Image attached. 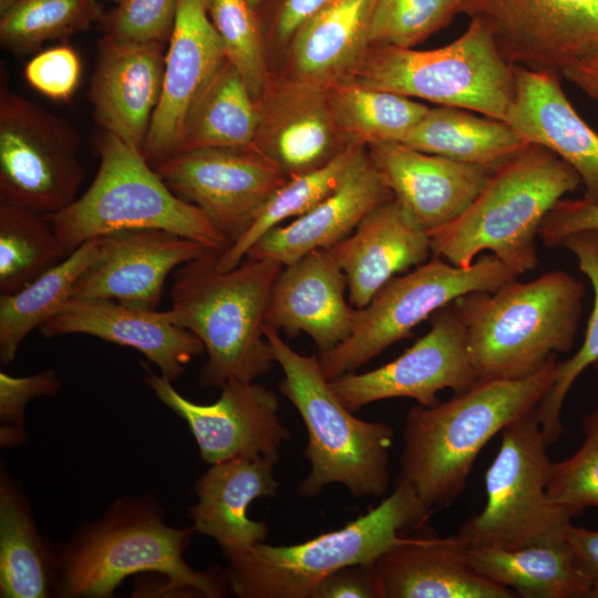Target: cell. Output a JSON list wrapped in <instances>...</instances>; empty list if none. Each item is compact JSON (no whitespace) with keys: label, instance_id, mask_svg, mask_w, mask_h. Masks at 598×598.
Segmentation results:
<instances>
[{"label":"cell","instance_id":"74e56055","mask_svg":"<svg viewBox=\"0 0 598 598\" xmlns=\"http://www.w3.org/2000/svg\"><path fill=\"white\" fill-rule=\"evenodd\" d=\"M103 14L97 0H10L0 8V41L14 53H31L89 30Z\"/></svg>","mask_w":598,"mask_h":598},{"label":"cell","instance_id":"c3c4849f","mask_svg":"<svg viewBox=\"0 0 598 598\" xmlns=\"http://www.w3.org/2000/svg\"><path fill=\"white\" fill-rule=\"evenodd\" d=\"M327 1L266 0L262 4L268 10L266 24L262 25L266 40L271 35L277 44L288 47L296 31Z\"/></svg>","mask_w":598,"mask_h":598},{"label":"cell","instance_id":"d4e9b609","mask_svg":"<svg viewBox=\"0 0 598 598\" xmlns=\"http://www.w3.org/2000/svg\"><path fill=\"white\" fill-rule=\"evenodd\" d=\"M277 462L268 457H237L213 464L194 486L197 502L188 509L193 527L213 538L228 561L247 554L268 536L267 525L247 514L255 499L277 494Z\"/></svg>","mask_w":598,"mask_h":598},{"label":"cell","instance_id":"2e32d148","mask_svg":"<svg viewBox=\"0 0 598 598\" xmlns=\"http://www.w3.org/2000/svg\"><path fill=\"white\" fill-rule=\"evenodd\" d=\"M144 381L156 398L183 419L209 465L237 457L279 458L290 432L279 416L276 393L250 382L229 381L219 399L197 404L179 394L173 382L153 373L145 364Z\"/></svg>","mask_w":598,"mask_h":598},{"label":"cell","instance_id":"7402d4cb","mask_svg":"<svg viewBox=\"0 0 598 598\" xmlns=\"http://www.w3.org/2000/svg\"><path fill=\"white\" fill-rule=\"evenodd\" d=\"M347 278L329 249H317L283 266L265 315V326L295 337L307 333L319 353L350 334L355 308L346 298Z\"/></svg>","mask_w":598,"mask_h":598},{"label":"cell","instance_id":"836d02e7","mask_svg":"<svg viewBox=\"0 0 598 598\" xmlns=\"http://www.w3.org/2000/svg\"><path fill=\"white\" fill-rule=\"evenodd\" d=\"M101 257L102 237L90 239L18 291L1 293V363L14 360L24 338L58 312L82 275Z\"/></svg>","mask_w":598,"mask_h":598},{"label":"cell","instance_id":"d590c367","mask_svg":"<svg viewBox=\"0 0 598 598\" xmlns=\"http://www.w3.org/2000/svg\"><path fill=\"white\" fill-rule=\"evenodd\" d=\"M363 147L348 146L327 164L287 178L265 202L246 233L218 254L216 267L221 271L235 268L268 231L288 218L305 215L332 194Z\"/></svg>","mask_w":598,"mask_h":598},{"label":"cell","instance_id":"4dcf8cb0","mask_svg":"<svg viewBox=\"0 0 598 598\" xmlns=\"http://www.w3.org/2000/svg\"><path fill=\"white\" fill-rule=\"evenodd\" d=\"M467 558L481 576L524 598H588L591 589L567 539L515 549L468 545Z\"/></svg>","mask_w":598,"mask_h":598},{"label":"cell","instance_id":"8d00e7d4","mask_svg":"<svg viewBox=\"0 0 598 598\" xmlns=\"http://www.w3.org/2000/svg\"><path fill=\"white\" fill-rule=\"evenodd\" d=\"M68 256L45 215L0 200V292L18 291Z\"/></svg>","mask_w":598,"mask_h":598},{"label":"cell","instance_id":"f546056e","mask_svg":"<svg viewBox=\"0 0 598 598\" xmlns=\"http://www.w3.org/2000/svg\"><path fill=\"white\" fill-rule=\"evenodd\" d=\"M400 143L491 171L530 144L505 121L445 105L430 109Z\"/></svg>","mask_w":598,"mask_h":598},{"label":"cell","instance_id":"ee69618b","mask_svg":"<svg viewBox=\"0 0 598 598\" xmlns=\"http://www.w3.org/2000/svg\"><path fill=\"white\" fill-rule=\"evenodd\" d=\"M61 380L53 370H43L29 377H12L0 372V443L2 447L21 444L25 437L24 409L40 395L55 394Z\"/></svg>","mask_w":598,"mask_h":598},{"label":"cell","instance_id":"ba28073f","mask_svg":"<svg viewBox=\"0 0 598 598\" xmlns=\"http://www.w3.org/2000/svg\"><path fill=\"white\" fill-rule=\"evenodd\" d=\"M100 165L89 188L45 215L68 255L83 243L125 229H162L223 252L230 243L196 206L175 195L132 145L103 131Z\"/></svg>","mask_w":598,"mask_h":598},{"label":"cell","instance_id":"e575fe53","mask_svg":"<svg viewBox=\"0 0 598 598\" xmlns=\"http://www.w3.org/2000/svg\"><path fill=\"white\" fill-rule=\"evenodd\" d=\"M337 130L348 146L400 143L430 107L411 97L359 83L352 78L327 87Z\"/></svg>","mask_w":598,"mask_h":598},{"label":"cell","instance_id":"ffe728a7","mask_svg":"<svg viewBox=\"0 0 598 598\" xmlns=\"http://www.w3.org/2000/svg\"><path fill=\"white\" fill-rule=\"evenodd\" d=\"M39 329L45 338L81 333L131 347L172 382L205 351L193 332L174 323L168 310L136 308L114 300L69 299Z\"/></svg>","mask_w":598,"mask_h":598},{"label":"cell","instance_id":"6da1fadb","mask_svg":"<svg viewBox=\"0 0 598 598\" xmlns=\"http://www.w3.org/2000/svg\"><path fill=\"white\" fill-rule=\"evenodd\" d=\"M557 363L555 355L529 377L477 381L446 402L412 406L404 421L396 482L410 485L432 509L451 506L492 437L536 411L554 383Z\"/></svg>","mask_w":598,"mask_h":598},{"label":"cell","instance_id":"816d5d0a","mask_svg":"<svg viewBox=\"0 0 598 598\" xmlns=\"http://www.w3.org/2000/svg\"><path fill=\"white\" fill-rule=\"evenodd\" d=\"M247 1L255 10L258 11L262 7L266 0H247Z\"/></svg>","mask_w":598,"mask_h":598},{"label":"cell","instance_id":"8992f818","mask_svg":"<svg viewBox=\"0 0 598 598\" xmlns=\"http://www.w3.org/2000/svg\"><path fill=\"white\" fill-rule=\"evenodd\" d=\"M264 332L283 372L279 389L299 412L308 434L305 456L310 472L299 494L315 497L339 483L355 498L383 496L391 480L392 427L355 417L333 392L318 357L297 352L274 328L265 326Z\"/></svg>","mask_w":598,"mask_h":598},{"label":"cell","instance_id":"f35d334b","mask_svg":"<svg viewBox=\"0 0 598 598\" xmlns=\"http://www.w3.org/2000/svg\"><path fill=\"white\" fill-rule=\"evenodd\" d=\"M560 247L577 258L580 271L592 287L594 306L581 346L574 355L557 363L554 383L536 409V417L549 445L564 431L561 410L573 384L588 367L598 361V231L573 234L561 241Z\"/></svg>","mask_w":598,"mask_h":598},{"label":"cell","instance_id":"e0dca14e","mask_svg":"<svg viewBox=\"0 0 598 598\" xmlns=\"http://www.w3.org/2000/svg\"><path fill=\"white\" fill-rule=\"evenodd\" d=\"M225 61L206 0H177L165 54L162 95L143 150L152 166L177 152L189 110Z\"/></svg>","mask_w":598,"mask_h":598},{"label":"cell","instance_id":"b9f144b4","mask_svg":"<svg viewBox=\"0 0 598 598\" xmlns=\"http://www.w3.org/2000/svg\"><path fill=\"white\" fill-rule=\"evenodd\" d=\"M584 441L569 457L551 462L547 493L575 516L598 508V406L582 419Z\"/></svg>","mask_w":598,"mask_h":598},{"label":"cell","instance_id":"4fadbf2b","mask_svg":"<svg viewBox=\"0 0 598 598\" xmlns=\"http://www.w3.org/2000/svg\"><path fill=\"white\" fill-rule=\"evenodd\" d=\"M460 13L482 20L514 66L561 79L598 53V0H462Z\"/></svg>","mask_w":598,"mask_h":598},{"label":"cell","instance_id":"11a10c76","mask_svg":"<svg viewBox=\"0 0 598 598\" xmlns=\"http://www.w3.org/2000/svg\"><path fill=\"white\" fill-rule=\"evenodd\" d=\"M112 1H114L115 3H118V2H121L122 0H112Z\"/></svg>","mask_w":598,"mask_h":598},{"label":"cell","instance_id":"7dc6e473","mask_svg":"<svg viewBox=\"0 0 598 598\" xmlns=\"http://www.w3.org/2000/svg\"><path fill=\"white\" fill-rule=\"evenodd\" d=\"M311 598H382L373 565H351L324 577Z\"/></svg>","mask_w":598,"mask_h":598},{"label":"cell","instance_id":"db71d44e","mask_svg":"<svg viewBox=\"0 0 598 598\" xmlns=\"http://www.w3.org/2000/svg\"><path fill=\"white\" fill-rule=\"evenodd\" d=\"M592 367H594V368L596 369V371L598 372V361L595 362V364H594Z\"/></svg>","mask_w":598,"mask_h":598},{"label":"cell","instance_id":"f1b7e54d","mask_svg":"<svg viewBox=\"0 0 598 598\" xmlns=\"http://www.w3.org/2000/svg\"><path fill=\"white\" fill-rule=\"evenodd\" d=\"M377 0H329L290 40L289 74L328 87L351 78L365 58Z\"/></svg>","mask_w":598,"mask_h":598},{"label":"cell","instance_id":"603a6c76","mask_svg":"<svg viewBox=\"0 0 598 598\" xmlns=\"http://www.w3.org/2000/svg\"><path fill=\"white\" fill-rule=\"evenodd\" d=\"M367 148L394 197L429 234L464 214L494 172L398 142Z\"/></svg>","mask_w":598,"mask_h":598},{"label":"cell","instance_id":"d6986e66","mask_svg":"<svg viewBox=\"0 0 598 598\" xmlns=\"http://www.w3.org/2000/svg\"><path fill=\"white\" fill-rule=\"evenodd\" d=\"M252 144L289 178L316 169L348 145L334 124L327 87L290 76L270 79L261 96Z\"/></svg>","mask_w":598,"mask_h":598},{"label":"cell","instance_id":"cb8c5ba5","mask_svg":"<svg viewBox=\"0 0 598 598\" xmlns=\"http://www.w3.org/2000/svg\"><path fill=\"white\" fill-rule=\"evenodd\" d=\"M346 275L353 308L367 306L396 274L424 264L429 233L398 198L370 212L344 239L329 249Z\"/></svg>","mask_w":598,"mask_h":598},{"label":"cell","instance_id":"7bdbcfd3","mask_svg":"<svg viewBox=\"0 0 598 598\" xmlns=\"http://www.w3.org/2000/svg\"><path fill=\"white\" fill-rule=\"evenodd\" d=\"M176 9L177 0H122L100 23L104 35L120 43L167 44Z\"/></svg>","mask_w":598,"mask_h":598},{"label":"cell","instance_id":"f5cc1de1","mask_svg":"<svg viewBox=\"0 0 598 598\" xmlns=\"http://www.w3.org/2000/svg\"><path fill=\"white\" fill-rule=\"evenodd\" d=\"M10 0H0V8L6 6Z\"/></svg>","mask_w":598,"mask_h":598},{"label":"cell","instance_id":"ac0fdd59","mask_svg":"<svg viewBox=\"0 0 598 598\" xmlns=\"http://www.w3.org/2000/svg\"><path fill=\"white\" fill-rule=\"evenodd\" d=\"M101 237L102 257L82 275L70 299L155 309L168 274L210 249L162 229H125Z\"/></svg>","mask_w":598,"mask_h":598},{"label":"cell","instance_id":"7c38bea8","mask_svg":"<svg viewBox=\"0 0 598 598\" xmlns=\"http://www.w3.org/2000/svg\"><path fill=\"white\" fill-rule=\"evenodd\" d=\"M80 145L70 122L2 83L0 200L42 215L69 206L85 176Z\"/></svg>","mask_w":598,"mask_h":598},{"label":"cell","instance_id":"277c9868","mask_svg":"<svg viewBox=\"0 0 598 598\" xmlns=\"http://www.w3.org/2000/svg\"><path fill=\"white\" fill-rule=\"evenodd\" d=\"M585 289L570 274L553 270L495 291L456 300L466 328L471 365L478 381L517 380L540 370L574 344Z\"/></svg>","mask_w":598,"mask_h":598},{"label":"cell","instance_id":"52a82bcc","mask_svg":"<svg viewBox=\"0 0 598 598\" xmlns=\"http://www.w3.org/2000/svg\"><path fill=\"white\" fill-rule=\"evenodd\" d=\"M432 513L410 485L395 482L378 506L340 529L296 545L257 544L229 561L227 581L240 598H311L324 577L347 566L373 565Z\"/></svg>","mask_w":598,"mask_h":598},{"label":"cell","instance_id":"83f0119b","mask_svg":"<svg viewBox=\"0 0 598 598\" xmlns=\"http://www.w3.org/2000/svg\"><path fill=\"white\" fill-rule=\"evenodd\" d=\"M457 535L406 536L374 564L382 598H512L515 592L476 573Z\"/></svg>","mask_w":598,"mask_h":598},{"label":"cell","instance_id":"60d3db41","mask_svg":"<svg viewBox=\"0 0 598 598\" xmlns=\"http://www.w3.org/2000/svg\"><path fill=\"white\" fill-rule=\"evenodd\" d=\"M461 4L462 0H377L370 43L412 49L450 24Z\"/></svg>","mask_w":598,"mask_h":598},{"label":"cell","instance_id":"681fc988","mask_svg":"<svg viewBox=\"0 0 598 598\" xmlns=\"http://www.w3.org/2000/svg\"><path fill=\"white\" fill-rule=\"evenodd\" d=\"M566 539L577 569L591 587L588 598H598V529L570 524Z\"/></svg>","mask_w":598,"mask_h":598},{"label":"cell","instance_id":"30bf717a","mask_svg":"<svg viewBox=\"0 0 598 598\" xmlns=\"http://www.w3.org/2000/svg\"><path fill=\"white\" fill-rule=\"evenodd\" d=\"M499 434V450L485 474V506L456 535L471 546L507 549L565 540L575 514L547 493L549 444L536 411Z\"/></svg>","mask_w":598,"mask_h":598},{"label":"cell","instance_id":"44dd1931","mask_svg":"<svg viewBox=\"0 0 598 598\" xmlns=\"http://www.w3.org/2000/svg\"><path fill=\"white\" fill-rule=\"evenodd\" d=\"M167 44L120 43L103 34L90 85L97 124L142 154L159 102Z\"/></svg>","mask_w":598,"mask_h":598},{"label":"cell","instance_id":"8fae6325","mask_svg":"<svg viewBox=\"0 0 598 598\" xmlns=\"http://www.w3.org/2000/svg\"><path fill=\"white\" fill-rule=\"evenodd\" d=\"M517 279L494 255L462 268L434 257L415 270L389 280L363 308L355 309L351 334L319 353L324 377L333 380L354 372L386 348L410 337L412 329L457 298L495 291Z\"/></svg>","mask_w":598,"mask_h":598},{"label":"cell","instance_id":"bcb514c9","mask_svg":"<svg viewBox=\"0 0 598 598\" xmlns=\"http://www.w3.org/2000/svg\"><path fill=\"white\" fill-rule=\"evenodd\" d=\"M585 230L598 231V203L561 198L545 217L538 236L546 247L555 248L568 236Z\"/></svg>","mask_w":598,"mask_h":598},{"label":"cell","instance_id":"d6a6232c","mask_svg":"<svg viewBox=\"0 0 598 598\" xmlns=\"http://www.w3.org/2000/svg\"><path fill=\"white\" fill-rule=\"evenodd\" d=\"M258 125V101L239 71L226 60L189 110L176 153L250 147Z\"/></svg>","mask_w":598,"mask_h":598},{"label":"cell","instance_id":"7a4b0ae2","mask_svg":"<svg viewBox=\"0 0 598 598\" xmlns=\"http://www.w3.org/2000/svg\"><path fill=\"white\" fill-rule=\"evenodd\" d=\"M219 252L207 249L185 262L171 290L172 320L193 332L207 354L199 374L202 388L250 382L276 363L264 327L271 289L283 265L246 257L221 271L216 267Z\"/></svg>","mask_w":598,"mask_h":598},{"label":"cell","instance_id":"5bb4252c","mask_svg":"<svg viewBox=\"0 0 598 598\" xmlns=\"http://www.w3.org/2000/svg\"><path fill=\"white\" fill-rule=\"evenodd\" d=\"M153 167L168 188L198 207L230 245L246 233L265 202L287 179L252 146L179 152Z\"/></svg>","mask_w":598,"mask_h":598},{"label":"cell","instance_id":"3957f363","mask_svg":"<svg viewBox=\"0 0 598 598\" xmlns=\"http://www.w3.org/2000/svg\"><path fill=\"white\" fill-rule=\"evenodd\" d=\"M151 496L115 501L102 518L84 523L73 538L55 550L54 592L64 598H105L128 576L164 575L158 592L220 597L212 573L196 571L184 559L194 527L175 528Z\"/></svg>","mask_w":598,"mask_h":598},{"label":"cell","instance_id":"ab89813d","mask_svg":"<svg viewBox=\"0 0 598 598\" xmlns=\"http://www.w3.org/2000/svg\"><path fill=\"white\" fill-rule=\"evenodd\" d=\"M206 7L226 60L239 71L258 100L271 79L258 11L247 0H206Z\"/></svg>","mask_w":598,"mask_h":598},{"label":"cell","instance_id":"9c48e42d","mask_svg":"<svg viewBox=\"0 0 598 598\" xmlns=\"http://www.w3.org/2000/svg\"><path fill=\"white\" fill-rule=\"evenodd\" d=\"M411 99L505 121L515 96V70L487 25L471 18L465 32L432 50L371 45L351 76Z\"/></svg>","mask_w":598,"mask_h":598},{"label":"cell","instance_id":"5b68a950","mask_svg":"<svg viewBox=\"0 0 598 598\" xmlns=\"http://www.w3.org/2000/svg\"><path fill=\"white\" fill-rule=\"evenodd\" d=\"M580 185L570 165L530 143L491 174L464 214L429 234L431 251L465 268L489 250L518 277L538 265L536 237L547 214Z\"/></svg>","mask_w":598,"mask_h":598},{"label":"cell","instance_id":"f907efd6","mask_svg":"<svg viewBox=\"0 0 598 598\" xmlns=\"http://www.w3.org/2000/svg\"><path fill=\"white\" fill-rule=\"evenodd\" d=\"M563 78L571 82L598 104V53L569 65L563 72Z\"/></svg>","mask_w":598,"mask_h":598},{"label":"cell","instance_id":"484cf974","mask_svg":"<svg viewBox=\"0 0 598 598\" xmlns=\"http://www.w3.org/2000/svg\"><path fill=\"white\" fill-rule=\"evenodd\" d=\"M363 147L340 186L305 215L262 236L248 258L289 265L310 251L330 249L348 237L374 208L393 198Z\"/></svg>","mask_w":598,"mask_h":598},{"label":"cell","instance_id":"9a60e30c","mask_svg":"<svg viewBox=\"0 0 598 598\" xmlns=\"http://www.w3.org/2000/svg\"><path fill=\"white\" fill-rule=\"evenodd\" d=\"M329 381L343 405L355 412L372 402L393 398L434 406L440 403V391L452 389L458 394L478 380L468 358L466 328L453 301L435 311L430 330L393 361Z\"/></svg>","mask_w":598,"mask_h":598},{"label":"cell","instance_id":"f6af8a7d","mask_svg":"<svg viewBox=\"0 0 598 598\" xmlns=\"http://www.w3.org/2000/svg\"><path fill=\"white\" fill-rule=\"evenodd\" d=\"M81 62L69 45L39 52L24 68V78L38 92L55 101L68 100L78 87Z\"/></svg>","mask_w":598,"mask_h":598},{"label":"cell","instance_id":"4316f807","mask_svg":"<svg viewBox=\"0 0 598 598\" xmlns=\"http://www.w3.org/2000/svg\"><path fill=\"white\" fill-rule=\"evenodd\" d=\"M514 70L515 96L505 122L570 165L580 177L584 198L598 203V133L571 105L560 78L522 66Z\"/></svg>","mask_w":598,"mask_h":598},{"label":"cell","instance_id":"1f68e13d","mask_svg":"<svg viewBox=\"0 0 598 598\" xmlns=\"http://www.w3.org/2000/svg\"><path fill=\"white\" fill-rule=\"evenodd\" d=\"M55 550L41 537L22 491L1 474L0 596L45 598L55 589Z\"/></svg>","mask_w":598,"mask_h":598}]
</instances>
